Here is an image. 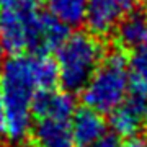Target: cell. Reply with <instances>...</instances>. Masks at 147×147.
Listing matches in <instances>:
<instances>
[{
  "label": "cell",
  "instance_id": "cell-1",
  "mask_svg": "<svg viewBox=\"0 0 147 147\" xmlns=\"http://www.w3.org/2000/svg\"><path fill=\"white\" fill-rule=\"evenodd\" d=\"M39 92L33 75L31 57L15 54L0 70V96L5 105V136L13 144L26 139L31 129V105Z\"/></svg>",
  "mask_w": 147,
  "mask_h": 147
},
{
  "label": "cell",
  "instance_id": "cell-2",
  "mask_svg": "<svg viewBox=\"0 0 147 147\" xmlns=\"http://www.w3.org/2000/svg\"><path fill=\"white\" fill-rule=\"evenodd\" d=\"M106 56L105 44L90 31L70 33L56 51L59 84L70 93L82 92Z\"/></svg>",
  "mask_w": 147,
  "mask_h": 147
},
{
  "label": "cell",
  "instance_id": "cell-3",
  "mask_svg": "<svg viewBox=\"0 0 147 147\" xmlns=\"http://www.w3.org/2000/svg\"><path fill=\"white\" fill-rule=\"evenodd\" d=\"M129 93L127 59L119 49L106 54L100 67L82 90L85 106L98 113H111Z\"/></svg>",
  "mask_w": 147,
  "mask_h": 147
},
{
  "label": "cell",
  "instance_id": "cell-4",
  "mask_svg": "<svg viewBox=\"0 0 147 147\" xmlns=\"http://www.w3.org/2000/svg\"><path fill=\"white\" fill-rule=\"evenodd\" d=\"M39 10V0H23L16 5L0 8V39L7 53L15 56L28 49L30 28Z\"/></svg>",
  "mask_w": 147,
  "mask_h": 147
},
{
  "label": "cell",
  "instance_id": "cell-5",
  "mask_svg": "<svg viewBox=\"0 0 147 147\" xmlns=\"http://www.w3.org/2000/svg\"><path fill=\"white\" fill-rule=\"evenodd\" d=\"M70 34V28L49 11L39 10L30 28L28 36V53L49 54L56 53Z\"/></svg>",
  "mask_w": 147,
  "mask_h": 147
},
{
  "label": "cell",
  "instance_id": "cell-6",
  "mask_svg": "<svg viewBox=\"0 0 147 147\" xmlns=\"http://www.w3.org/2000/svg\"><path fill=\"white\" fill-rule=\"evenodd\" d=\"M139 0H88L85 25L95 36H106L116 30L127 13L136 8Z\"/></svg>",
  "mask_w": 147,
  "mask_h": 147
},
{
  "label": "cell",
  "instance_id": "cell-7",
  "mask_svg": "<svg viewBox=\"0 0 147 147\" xmlns=\"http://www.w3.org/2000/svg\"><path fill=\"white\" fill-rule=\"evenodd\" d=\"M147 121V95L131 92L116 110L110 113L108 126L118 137H136Z\"/></svg>",
  "mask_w": 147,
  "mask_h": 147
},
{
  "label": "cell",
  "instance_id": "cell-8",
  "mask_svg": "<svg viewBox=\"0 0 147 147\" xmlns=\"http://www.w3.org/2000/svg\"><path fill=\"white\" fill-rule=\"evenodd\" d=\"M75 100L74 95L67 90L57 92V90H42L38 92L31 105L33 115L38 119H56L67 121L75 113Z\"/></svg>",
  "mask_w": 147,
  "mask_h": 147
},
{
  "label": "cell",
  "instance_id": "cell-9",
  "mask_svg": "<svg viewBox=\"0 0 147 147\" xmlns=\"http://www.w3.org/2000/svg\"><path fill=\"white\" fill-rule=\"evenodd\" d=\"M70 132L77 147H88L106 136L108 123L101 113L82 106L70 118Z\"/></svg>",
  "mask_w": 147,
  "mask_h": 147
},
{
  "label": "cell",
  "instance_id": "cell-10",
  "mask_svg": "<svg viewBox=\"0 0 147 147\" xmlns=\"http://www.w3.org/2000/svg\"><path fill=\"white\" fill-rule=\"evenodd\" d=\"M116 41L123 49H147V16L132 10L118 23L115 30Z\"/></svg>",
  "mask_w": 147,
  "mask_h": 147
},
{
  "label": "cell",
  "instance_id": "cell-11",
  "mask_svg": "<svg viewBox=\"0 0 147 147\" xmlns=\"http://www.w3.org/2000/svg\"><path fill=\"white\" fill-rule=\"evenodd\" d=\"M34 141L38 147H77L67 121L38 119L34 126Z\"/></svg>",
  "mask_w": 147,
  "mask_h": 147
},
{
  "label": "cell",
  "instance_id": "cell-12",
  "mask_svg": "<svg viewBox=\"0 0 147 147\" xmlns=\"http://www.w3.org/2000/svg\"><path fill=\"white\" fill-rule=\"evenodd\" d=\"M88 0H46V8L69 28L85 23Z\"/></svg>",
  "mask_w": 147,
  "mask_h": 147
},
{
  "label": "cell",
  "instance_id": "cell-13",
  "mask_svg": "<svg viewBox=\"0 0 147 147\" xmlns=\"http://www.w3.org/2000/svg\"><path fill=\"white\" fill-rule=\"evenodd\" d=\"M30 57H31L33 75L39 92L54 90V87L59 84V69L56 59L47 54H30Z\"/></svg>",
  "mask_w": 147,
  "mask_h": 147
},
{
  "label": "cell",
  "instance_id": "cell-14",
  "mask_svg": "<svg viewBox=\"0 0 147 147\" xmlns=\"http://www.w3.org/2000/svg\"><path fill=\"white\" fill-rule=\"evenodd\" d=\"M127 77L131 92L147 95V49L132 51L127 59Z\"/></svg>",
  "mask_w": 147,
  "mask_h": 147
},
{
  "label": "cell",
  "instance_id": "cell-15",
  "mask_svg": "<svg viewBox=\"0 0 147 147\" xmlns=\"http://www.w3.org/2000/svg\"><path fill=\"white\" fill-rule=\"evenodd\" d=\"M119 139H118V136H115V134H106L105 137H101L100 141H96L95 144H92V146L88 147H119Z\"/></svg>",
  "mask_w": 147,
  "mask_h": 147
},
{
  "label": "cell",
  "instance_id": "cell-16",
  "mask_svg": "<svg viewBox=\"0 0 147 147\" xmlns=\"http://www.w3.org/2000/svg\"><path fill=\"white\" fill-rule=\"evenodd\" d=\"M119 147H147V142L144 139H139V137H131L124 144H121Z\"/></svg>",
  "mask_w": 147,
  "mask_h": 147
},
{
  "label": "cell",
  "instance_id": "cell-17",
  "mask_svg": "<svg viewBox=\"0 0 147 147\" xmlns=\"http://www.w3.org/2000/svg\"><path fill=\"white\" fill-rule=\"evenodd\" d=\"M5 124H7V111L3 101H2V96H0V134H5Z\"/></svg>",
  "mask_w": 147,
  "mask_h": 147
},
{
  "label": "cell",
  "instance_id": "cell-18",
  "mask_svg": "<svg viewBox=\"0 0 147 147\" xmlns=\"http://www.w3.org/2000/svg\"><path fill=\"white\" fill-rule=\"evenodd\" d=\"M5 54H7V49H5V46H3L2 39H0V70H2L3 64H5Z\"/></svg>",
  "mask_w": 147,
  "mask_h": 147
},
{
  "label": "cell",
  "instance_id": "cell-19",
  "mask_svg": "<svg viewBox=\"0 0 147 147\" xmlns=\"http://www.w3.org/2000/svg\"><path fill=\"white\" fill-rule=\"evenodd\" d=\"M23 0H0V8L2 7H11V5H16V3H20Z\"/></svg>",
  "mask_w": 147,
  "mask_h": 147
},
{
  "label": "cell",
  "instance_id": "cell-20",
  "mask_svg": "<svg viewBox=\"0 0 147 147\" xmlns=\"http://www.w3.org/2000/svg\"><path fill=\"white\" fill-rule=\"evenodd\" d=\"M18 147H33V146H26V144H21V146H18Z\"/></svg>",
  "mask_w": 147,
  "mask_h": 147
},
{
  "label": "cell",
  "instance_id": "cell-21",
  "mask_svg": "<svg viewBox=\"0 0 147 147\" xmlns=\"http://www.w3.org/2000/svg\"><path fill=\"white\" fill-rule=\"evenodd\" d=\"M146 16H147V2H146Z\"/></svg>",
  "mask_w": 147,
  "mask_h": 147
}]
</instances>
